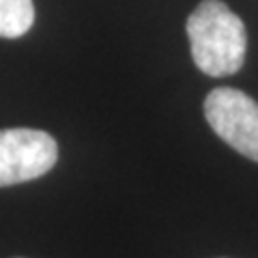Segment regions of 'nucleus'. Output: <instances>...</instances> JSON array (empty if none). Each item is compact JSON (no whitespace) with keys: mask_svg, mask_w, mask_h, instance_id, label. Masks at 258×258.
<instances>
[{"mask_svg":"<svg viewBox=\"0 0 258 258\" xmlns=\"http://www.w3.org/2000/svg\"><path fill=\"white\" fill-rule=\"evenodd\" d=\"M213 132L247 159L258 161V103L237 88H215L205 99Z\"/></svg>","mask_w":258,"mask_h":258,"instance_id":"obj_2","label":"nucleus"},{"mask_svg":"<svg viewBox=\"0 0 258 258\" xmlns=\"http://www.w3.org/2000/svg\"><path fill=\"white\" fill-rule=\"evenodd\" d=\"M35 22L32 0H0V37L15 39L30 30Z\"/></svg>","mask_w":258,"mask_h":258,"instance_id":"obj_4","label":"nucleus"},{"mask_svg":"<svg viewBox=\"0 0 258 258\" xmlns=\"http://www.w3.org/2000/svg\"><path fill=\"white\" fill-rule=\"evenodd\" d=\"M191 58L207 76L224 78L243 67L247 35L237 13L222 0H203L187 18Z\"/></svg>","mask_w":258,"mask_h":258,"instance_id":"obj_1","label":"nucleus"},{"mask_svg":"<svg viewBox=\"0 0 258 258\" xmlns=\"http://www.w3.org/2000/svg\"><path fill=\"white\" fill-rule=\"evenodd\" d=\"M58 147L41 129H0V187L26 183L50 172Z\"/></svg>","mask_w":258,"mask_h":258,"instance_id":"obj_3","label":"nucleus"}]
</instances>
